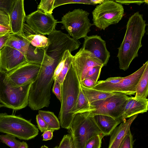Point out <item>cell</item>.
Returning a JSON list of instances; mask_svg holds the SVG:
<instances>
[{"label": "cell", "instance_id": "cell-1", "mask_svg": "<svg viewBox=\"0 0 148 148\" xmlns=\"http://www.w3.org/2000/svg\"><path fill=\"white\" fill-rule=\"evenodd\" d=\"M146 23L143 15L139 12L129 18L123 41L118 48L117 57L119 68L125 71L133 61L138 56V52L142 46V40L146 32Z\"/></svg>", "mask_w": 148, "mask_h": 148}, {"label": "cell", "instance_id": "cell-2", "mask_svg": "<svg viewBox=\"0 0 148 148\" xmlns=\"http://www.w3.org/2000/svg\"><path fill=\"white\" fill-rule=\"evenodd\" d=\"M58 64L46 53L38 76L29 90L28 105L32 110H37L49 106L54 71Z\"/></svg>", "mask_w": 148, "mask_h": 148}, {"label": "cell", "instance_id": "cell-3", "mask_svg": "<svg viewBox=\"0 0 148 148\" xmlns=\"http://www.w3.org/2000/svg\"><path fill=\"white\" fill-rule=\"evenodd\" d=\"M80 84L72 65L61 85L62 99L58 118L60 126L69 130L75 115L73 112L77 102Z\"/></svg>", "mask_w": 148, "mask_h": 148}, {"label": "cell", "instance_id": "cell-4", "mask_svg": "<svg viewBox=\"0 0 148 148\" xmlns=\"http://www.w3.org/2000/svg\"><path fill=\"white\" fill-rule=\"evenodd\" d=\"M32 82L14 87L5 74L0 72V104L15 110L25 108L28 105L29 92Z\"/></svg>", "mask_w": 148, "mask_h": 148}, {"label": "cell", "instance_id": "cell-5", "mask_svg": "<svg viewBox=\"0 0 148 148\" xmlns=\"http://www.w3.org/2000/svg\"><path fill=\"white\" fill-rule=\"evenodd\" d=\"M69 130L72 136L74 148H84L92 137L103 134L93 116L88 112L76 114Z\"/></svg>", "mask_w": 148, "mask_h": 148}, {"label": "cell", "instance_id": "cell-6", "mask_svg": "<svg viewBox=\"0 0 148 148\" xmlns=\"http://www.w3.org/2000/svg\"><path fill=\"white\" fill-rule=\"evenodd\" d=\"M38 130L29 121L6 113H0V132L20 139L28 140L38 134Z\"/></svg>", "mask_w": 148, "mask_h": 148}, {"label": "cell", "instance_id": "cell-7", "mask_svg": "<svg viewBox=\"0 0 148 148\" xmlns=\"http://www.w3.org/2000/svg\"><path fill=\"white\" fill-rule=\"evenodd\" d=\"M124 13L121 4L114 1L105 0L92 11V25L105 30L110 25L118 23L123 17Z\"/></svg>", "mask_w": 148, "mask_h": 148}, {"label": "cell", "instance_id": "cell-8", "mask_svg": "<svg viewBox=\"0 0 148 148\" xmlns=\"http://www.w3.org/2000/svg\"><path fill=\"white\" fill-rule=\"evenodd\" d=\"M89 13L81 9L69 11L62 17L60 22L63 24L62 29H65L69 35L77 40L87 36L92 24L88 18Z\"/></svg>", "mask_w": 148, "mask_h": 148}, {"label": "cell", "instance_id": "cell-9", "mask_svg": "<svg viewBox=\"0 0 148 148\" xmlns=\"http://www.w3.org/2000/svg\"><path fill=\"white\" fill-rule=\"evenodd\" d=\"M129 97L118 92L105 99L90 103L88 112L93 116L97 115H107L123 122L122 116Z\"/></svg>", "mask_w": 148, "mask_h": 148}, {"label": "cell", "instance_id": "cell-10", "mask_svg": "<svg viewBox=\"0 0 148 148\" xmlns=\"http://www.w3.org/2000/svg\"><path fill=\"white\" fill-rule=\"evenodd\" d=\"M49 44L45 49L46 54L59 63L65 51L70 52L77 49L79 41L71 38L69 34L56 29L48 35Z\"/></svg>", "mask_w": 148, "mask_h": 148}, {"label": "cell", "instance_id": "cell-11", "mask_svg": "<svg viewBox=\"0 0 148 148\" xmlns=\"http://www.w3.org/2000/svg\"><path fill=\"white\" fill-rule=\"evenodd\" d=\"M40 68V64L27 62L5 74L12 86L19 87L33 82L36 79Z\"/></svg>", "mask_w": 148, "mask_h": 148}, {"label": "cell", "instance_id": "cell-12", "mask_svg": "<svg viewBox=\"0 0 148 148\" xmlns=\"http://www.w3.org/2000/svg\"><path fill=\"white\" fill-rule=\"evenodd\" d=\"M71 65L76 73L80 85L92 67L97 65L104 66L99 59L82 47L73 56Z\"/></svg>", "mask_w": 148, "mask_h": 148}, {"label": "cell", "instance_id": "cell-13", "mask_svg": "<svg viewBox=\"0 0 148 148\" xmlns=\"http://www.w3.org/2000/svg\"><path fill=\"white\" fill-rule=\"evenodd\" d=\"M25 21L33 30L43 35H49L55 29L59 23L52 14H45L38 10L26 16Z\"/></svg>", "mask_w": 148, "mask_h": 148}, {"label": "cell", "instance_id": "cell-14", "mask_svg": "<svg viewBox=\"0 0 148 148\" xmlns=\"http://www.w3.org/2000/svg\"><path fill=\"white\" fill-rule=\"evenodd\" d=\"M27 62L19 51L5 46L0 50V72L7 73Z\"/></svg>", "mask_w": 148, "mask_h": 148}, {"label": "cell", "instance_id": "cell-15", "mask_svg": "<svg viewBox=\"0 0 148 148\" xmlns=\"http://www.w3.org/2000/svg\"><path fill=\"white\" fill-rule=\"evenodd\" d=\"M148 65V61H147L135 72L123 77L119 83L105 88L103 91L118 92L126 95H135L138 82Z\"/></svg>", "mask_w": 148, "mask_h": 148}, {"label": "cell", "instance_id": "cell-16", "mask_svg": "<svg viewBox=\"0 0 148 148\" xmlns=\"http://www.w3.org/2000/svg\"><path fill=\"white\" fill-rule=\"evenodd\" d=\"M84 39L82 47L99 59L104 66H106L110 57V54L106 48L105 41L97 35L87 36Z\"/></svg>", "mask_w": 148, "mask_h": 148}, {"label": "cell", "instance_id": "cell-17", "mask_svg": "<svg viewBox=\"0 0 148 148\" xmlns=\"http://www.w3.org/2000/svg\"><path fill=\"white\" fill-rule=\"evenodd\" d=\"M24 0H14L9 15L12 34H23V27L26 15Z\"/></svg>", "mask_w": 148, "mask_h": 148}, {"label": "cell", "instance_id": "cell-18", "mask_svg": "<svg viewBox=\"0 0 148 148\" xmlns=\"http://www.w3.org/2000/svg\"><path fill=\"white\" fill-rule=\"evenodd\" d=\"M148 99L129 97L126 104L122 116L123 122L126 119L140 113L146 112L148 110Z\"/></svg>", "mask_w": 148, "mask_h": 148}, {"label": "cell", "instance_id": "cell-19", "mask_svg": "<svg viewBox=\"0 0 148 148\" xmlns=\"http://www.w3.org/2000/svg\"><path fill=\"white\" fill-rule=\"evenodd\" d=\"M135 115L125 121L121 123L114 129L110 134V138L108 148H118L128 131L130 129L131 125L137 117Z\"/></svg>", "mask_w": 148, "mask_h": 148}, {"label": "cell", "instance_id": "cell-20", "mask_svg": "<svg viewBox=\"0 0 148 148\" xmlns=\"http://www.w3.org/2000/svg\"><path fill=\"white\" fill-rule=\"evenodd\" d=\"M93 117L99 129L105 136L110 135L117 125L122 123L119 120L107 115H97Z\"/></svg>", "mask_w": 148, "mask_h": 148}, {"label": "cell", "instance_id": "cell-21", "mask_svg": "<svg viewBox=\"0 0 148 148\" xmlns=\"http://www.w3.org/2000/svg\"><path fill=\"white\" fill-rule=\"evenodd\" d=\"M23 29L25 36L31 45L45 50L49 44L48 38L36 32L26 24H24Z\"/></svg>", "mask_w": 148, "mask_h": 148}, {"label": "cell", "instance_id": "cell-22", "mask_svg": "<svg viewBox=\"0 0 148 148\" xmlns=\"http://www.w3.org/2000/svg\"><path fill=\"white\" fill-rule=\"evenodd\" d=\"M80 86L90 104L94 102L105 99L118 93L86 88L81 85Z\"/></svg>", "mask_w": 148, "mask_h": 148}, {"label": "cell", "instance_id": "cell-23", "mask_svg": "<svg viewBox=\"0 0 148 148\" xmlns=\"http://www.w3.org/2000/svg\"><path fill=\"white\" fill-rule=\"evenodd\" d=\"M30 44V43L26 38L24 34H20L12 33L10 35L6 46L19 51L25 56Z\"/></svg>", "mask_w": 148, "mask_h": 148}, {"label": "cell", "instance_id": "cell-24", "mask_svg": "<svg viewBox=\"0 0 148 148\" xmlns=\"http://www.w3.org/2000/svg\"><path fill=\"white\" fill-rule=\"evenodd\" d=\"M135 94V98H147L148 95V65L138 82Z\"/></svg>", "mask_w": 148, "mask_h": 148}, {"label": "cell", "instance_id": "cell-25", "mask_svg": "<svg viewBox=\"0 0 148 148\" xmlns=\"http://www.w3.org/2000/svg\"><path fill=\"white\" fill-rule=\"evenodd\" d=\"M38 114L43 118L48 125V130H59L60 124L58 118L52 112L39 110Z\"/></svg>", "mask_w": 148, "mask_h": 148}, {"label": "cell", "instance_id": "cell-26", "mask_svg": "<svg viewBox=\"0 0 148 148\" xmlns=\"http://www.w3.org/2000/svg\"><path fill=\"white\" fill-rule=\"evenodd\" d=\"M90 105L80 86L79 92L73 114L89 112Z\"/></svg>", "mask_w": 148, "mask_h": 148}, {"label": "cell", "instance_id": "cell-27", "mask_svg": "<svg viewBox=\"0 0 148 148\" xmlns=\"http://www.w3.org/2000/svg\"><path fill=\"white\" fill-rule=\"evenodd\" d=\"M123 78L122 77H111L104 80L97 81L93 88L103 90L105 88L119 83Z\"/></svg>", "mask_w": 148, "mask_h": 148}, {"label": "cell", "instance_id": "cell-28", "mask_svg": "<svg viewBox=\"0 0 148 148\" xmlns=\"http://www.w3.org/2000/svg\"><path fill=\"white\" fill-rule=\"evenodd\" d=\"M73 56L71 52L68 50L66 60L63 67L58 77L55 79L61 84H62L71 66Z\"/></svg>", "mask_w": 148, "mask_h": 148}, {"label": "cell", "instance_id": "cell-29", "mask_svg": "<svg viewBox=\"0 0 148 148\" xmlns=\"http://www.w3.org/2000/svg\"><path fill=\"white\" fill-rule=\"evenodd\" d=\"M13 136L6 134L0 135L1 141L11 148H19L21 142L17 140Z\"/></svg>", "mask_w": 148, "mask_h": 148}, {"label": "cell", "instance_id": "cell-30", "mask_svg": "<svg viewBox=\"0 0 148 148\" xmlns=\"http://www.w3.org/2000/svg\"><path fill=\"white\" fill-rule=\"evenodd\" d=\"M55 1V0H41L38 6L37 10L45 14H52Z\"/></svg>", "mask_w": 148, "mask_h": 148}, {"label": "cell", "instance_id": "cell-31", "mask_svg": "<svg viewBox=\"0 0 148 148\" xmlns=\"http://www.w3.org/2000/svg\"><path fill=\"white\" fill-rule=\"evenodd\" d=\"M104 136L103 134H97L93 136L88 141L84 148H100L101 140Z\"/></svg>", "mask_w": 148, "mask_h": 148}, {"label": "cell", "instance_id": "cell-32", "mask_svg": "<svg viewBox=\"0 0 148 148\" xmlns=\"http://www.w3.org/2000/svg\"><path fill=\"white\" fill-rule=\"evenodd\" d=\"M103 66L97 65L92 67L88 72L85 78H90L96 83L99 79L101 69Z\"/></svg>", "mask_w": 148, "mask_h": 148}, {"label": "cell", "instance_id": "cell-33", "mask_svg": "<svg viewBox=\"0 0 148 148\" xmlns=\"http://www.w3.org/2000/svg\"><path fill=\"white\" fill-rule=\"evenodd\" d=\"M134 141L130 129L127 132L118 148H133Z\"/></svg>", "mask_w": 148, "mask_h": 148}, {"label": "cell", "instance_id": "cell-34", "mask_svg": "<svg viewBox=\"0 0 148 148\" xmlns=\"http://www.w3.org/2000/svg\"><path fill=\"white\" fill-rule=\"evenodd\" d=\"M73 3H79L88 5H95L90 0H55L54 3V8H55L56 7L63 5Z\"/></svg>", "mask_w": 148, "mask_h": 148}, {"label": "cell", "instance_id": "cell-35", "mask_svg": "<svg viewBox=\"0 0 148 148\" xmlns=\"http://www.w3.org/2000/svg\"><path fill=\"white\" fill-rule=\"evenodd\" d=\"M73 146L71 136L67 134L64 136L59 146H56L54 148H73Z\"/></svg>", "mask_w": 148, "mask_h": 148}, {"label": "cell", "instance_id": "cell-36", "mask_svg": "<svg viewBox=\"0 0 148 148\" xmlns=\"http://www.w3.org/2000/svg\"><path fill=\"white\" fill-rule=\"evenodd\" d=\"M67 51L65 52L61 60L55 69L53 76V80L57 78L63 67L66 57Z\"/></svg>", "mask_w": 148, "mask_h": 148}, {"label": "cell", "instance_id": "cell-37", "mask_svg": "<svg viewBox=\"0 0 148 148\" xmlns=\"http://www.w3.org/2000/svg\"><path fill=\"white\" fill-rule=\"evenodd\" d=\"M0 24L10 27L9 14L1 9H0Z\"/></svg>", "mask_w": 148, "mask_h": 148}, {"label": "cell", "instance_id": "cell-38", "mask_svg": "<svg viewBox=\"0 0 148 148\" xmlns=\"http://www.w3.org/2000/svg\"><path fill=\"white\" fill-rule=\"evenodd\" d=\"M61 85V84L55 79L54 80V83L52 89L53 93L60 102L62 99Z\"/></svg>", "mask_w": 148, "mask_h": 148}, {"label": "cell", "instance_id": "cell-39", "mask_svg": "<svg viewBox=\"0 0 148 148\" xmlns=\"http://www.w3.org/2000/svg\"><path fill=\"white\" fill-rule=\"evenodd\" d=\"M38 127L41 132H44L48 130V125L40 115L38 114L36 116Z\"/></svg>", "mask_w": 148, "mask_h": 148}, {"label": "cell", "instance_id": "cell-40", "mask_svg": "<svg viewBox=\"0 0 148 148\" xmlns=\"http://www.w3.org/2000/svg\"><path fill=\"white\" fill-rule=\"evenodd\" d=\"M14 0H0V9H2L9 14Z\"/></svg>", "mask_w": 148, "mask_h": 148}, {"label": "cell", "instance_id": "cell-41", "mask_svg": "<svg viewBox=\"0 0 148 148\" xmlns=\"http://www.w3.org/2000/svg\"><path fill=\"white\" fill-rule=\"evenodd\" d=\"M12 33V32L0 33V50L6 46L10 35Z\"/></svg>", "mask_w": 148, "mask_h": 148}, {"label": "cell", "instance_id": "cell-42", "mask_svg": "<svg viewBox=\"0 0 148 148\" xmlns=\"http://www.w3.org/2000/svg\"><path fill=\"white\" fill-rule=\"evenodd\" d=\"M116 2L118 3L121 4H125L126 5H129L130 4L135 3L138 5H140L141 4L145 3L148 4V1L145 0H140V1H136V0H115Z\"/></svg>", "mask_w": 148, "mask_h": 148}, {"label": "cell", "instance_id": "cell-43", "mask_svg": "<svg viewBox=\"0 0 148 148\" xmlns=\"http://www.w3.org/2000/svg\"><path fill=\"white\" fill-rule=\"evenodd\" d=\"M97 83L90 78H85L81 85L88 88H93Z\"/></svg>", "mask_w": 148, "mask_h": 148}, {"label": "cell", "instance_id": "cell-44", "mask_svg": "<svg viewBox=\"0 0 148 148\" xmlns=\"http://www.w3.org/2000/svg\"><path fill=\"white\" fill-rule=\"evenodd\" d=\"M54 131L51 130H48L45 131L42 136L43 140L47 141L51 139L53 137V133Z\"/></svg>", "mask_w": 148, "mask_h": 148}, {"label": "cell", "instance_id": "cell-45", "mask_svg": "<svg viewBox=\"0 0 148 148\" xmlns=\"http://www.w3.org/2000/svg\"><path fill=\"white\" fill-rule=\"evenodd\" d=\"M12 32L11 27L0 24V33Z\"/></svg>", "mask_w": 148, "mask_h": 148}, {"label": "cell", "instance_id": "cell-46", "mask_svg": "<svg viewBox=\"0 0 148 148\" xmlns=\"http://www.w3.org/2000/svg\"><path fill=\"white\" fill-rule=\"evenodd\" d=\"M19 148H28V146L26 142L23 141L21 142Z\"/></svg>", "mask_w": 148, "mask_h": 148}, {"label": "cell", "instance_id": "cell-47", "mask_svg": "<svg viewBox=\"0 0 148 148\" xmlns=\"http://www.w3.org/2000/svg\"><path fill=\"white\" fill-rule=\"evenodd\" d=\"M104 0H90L95 5L97 4H101L103 2Z\"/></svg>", "mask_w": 148, "mask_h": 148}, {"label": "cell", "instance_id": "cell-48", "mask_svg": "<svg viewBox=\"0 0 148 148\" xmlns=\"http://www.w3.org/2000/svg\"><path fill=\"white\" fill-rule=\"evenodd\" d=\"M40 148H48V147L44 145L41 147Z\"/></svg>", "mask_w": 148, "mask_h": 148}, {"label": "cell", "instance_id": "cell-49", "mask_svg": "<svg viewBox=\"0 0 148 148\" xmlns=\"http://www.w3.org/2000/svg\"><path fill=\"white\" fill-rule=\"evenodd\" d=\"M4 107V106H3L2 104H0V108H1V107Z\"/></svg>", "mask_w": 148, "mask_h": 148}]
</instances>
